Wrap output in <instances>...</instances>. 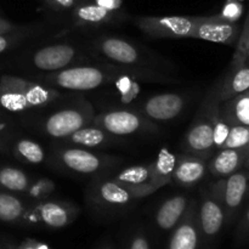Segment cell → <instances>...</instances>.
I'll return each mask as SVG.
<instances>
[{"instance_id": "cell-1", "label": "cell", "mask_w": 249, "mask_h": 249, "mask_svg": "<svg viewBox=\"0 0 249 249\" xmlns=\"http://www.w3.org/2000/svg\"><path fill=\"white\" fill-rule=\"evenodd\" d=\"M60 97L55 88L41 82L23 79L16 75L0 77V108L11 113H22L40 108Z\"/></svg>"}, {"instance_id": "cell-2", "label": "cell", "mask_w": 249, "mask_h": 249, "mask_svg": "<svg viewBox=\"0 0 249 249\" xmlns=\"http://www.w3.org/2000/svg\"><path fill=\"white\" fill-rule=\"evenodd\" d=\"M219 104L213 92L208 94L199 107L196 117L185 134L182 148L186 153L208 160L214 150V118L218 113Z\"/></svg>"}, {"instance_id": "cell-3", "label": "cell", "mask_w": 249, "mask_h": 249, "mask_svg": "<svg viewBox=\"0 0 249 249\" xmlns=\"http://www.w3.org/2000/svg\"><path fill=\"white\" fill-rule=\"evenodd\" d=\"M95 116L91 104L82 99L72 106L51 113L40 123V130L50 138L63 140L79 129L90 125Z\"/></svg>"}, {"instance_id": "cell-4", "label": "cell", "mask_w": 249, "mask_h": 249, "mask_svg": "<svg viewBox=\"0 0 249 249\" xmlns=\"http://www.w3.org/2000/svg\"><path fill=\"white\" fill-rule=\"evenodd\" d=\"M87 198L94 209L111 214L126 211L138 199L113 178L106 177H97L92 180Z\"/></svg>"}, {"instance_id": "cell-5", "label": "cell", "mask_w": 249, "mask_h": 249, "mask_svg": "<svg viewBox=\"0 0 249 249\" xmlns=\"http://www.w3.org/2000/svg\"><path fill=\"white\" fill-rule=\"evenodd\" d=\"M78 215L79 208L71 202L46 198L31 204L23 225L57 230L71 225Z\"/></svg>"}, {"instance_id": "cell-6", "label": "cell", "mask_w": 249, "mask_h": 249, "mask_svg": "<svg viewBox=\"0 0 249 249\" xmlns=\"http://www.w3.org/2000/svg\"><path fill=\"white\" fill-rule=\"evenodd\" d=\"M92 125L114 136H126L145 131H157L158 126L136 109H113L95 116Z\"/></svg>"}, {"instance_id": "cell-7", "label": "cell", "mask_w": 249, "mask_h": 249, "mask_svg": "<svg viewBox=\"0 0 249 249\" xmlns=\"http://www.w3.org/2000/svg\"><path fill=\"white\" fill-rule=\"evenodd\" d=\"M94 49L114 65L135 68H147L152 65V56L147 55L131 41L119 36H101L94 41Z\"/></svg>"}, {"instance_id": "cell-8", "label": "cell", "mask_w": 249, "mask_h": 249, "mask_svg": "<svg viewBox=\"0 0 249 249\" xmlns=\"http://www.w3.org/2000/svg\"><path fill=\"white\" fill-rule=\"evenodd\" d=\"M134 22L150 38L181 39L191 38L197 16H139Z\"/></svg>"}, {"instance_id": "cell-9", "label": "cell", "mask_w": 249, "mask_h": 249, "mask_svg": "<svg viewBox=\"0 0 249 249\" xmlns=\"http://www.w3.org/2000/svg\"><path fill=\"white\" fill-rule=\"evenodd\" d=\"M197 219L202 240L207 245H212L226 224L224 206L214 184L203 191L201 201L197 202Z\"/></svg>"}, {"instance_id": "cell-10", "label": "cell", "mask_w": 249, "mask_h": 249, "mask_svg": "<svg viewBox=\"0 0 249 249\" xmlns=\"http://www.w3.org/2000/svg\"><path fill=\"white\" fill-rule=\"evenodd\" d=\"M57 165L78 174H96L114 164L116 160L83 147H61L53 152Z\"/></svg>"}, {"instance_id": "cell-11", "label": "cell", "mask_w": 249, "mask_h": 249, "mask_svg": "<svg viewBox=\"0 0 249 249\" xmlns=\"http://www.w3.org/2000/svg\"><path fill=\"white\" fill-rule=\"evenodd\" d=\"M214 186L224 206L226 224H231L235 220L249 192V172L238 170L214 182Z\"/></svg>"}, {"instance_id": "cell-12", "label": "cell", "mask_w": 249, "mask_h": 249, "mask_svg": "<svg viewBox=\"0 0 249 249\" xmlns=\"http://www.w3.org/2000/svg\"><path fill=\"white\" fill-rule=\"evenodd\" d=\"M241 27L237 22H231L219 17L197 16V23L191 38L219 44H235L240 36Z\"/></svg>"}, {"instance_id": "cell-13", "label": "cell", "mask_w": 249, "mask_h": 249, "mask_svg": "<svg viewBox=\"0 0 249 249\" xmlns=\"http://www.w3.org/2000/svg\"><path fill=\"white\" fill-rule=\"evenodd\" d=\"M77 60H79V53L74 46L67 43L43 46L31 55L32 66L46 73L71 67Z\"/></svg>"}, {"instance_id": "cell-14", "label": "cell", "mask_w": 249, "mask_h": 249, "mask_svg": "<svg viewBox=\"0 0 249 249\" xmlns=\"http://www.w3.org/2000/svg\"><path fill=\"white\" fill-rule=\"evenodd\" d=\"M186 106V97L177 92H163L146 99L136 111L152 122L173 121Z\"/></svg>"}, {"instance_id": "cell-15", "label": "cell", "mask_w": 249, "mask_h": 249, "mask_svg": "<svg viewBox=\"0 0 249 249\" xmlns=\"http://www.w3.org/2000/svg\"><path fill=\"white\" fill-rule=\"evenodd\" d=\"M202 242L203 240L197 219V201L191 199L186 213L173 229L167 249H199Z\"/></svg>"}, {"instance_id": "cell-16", "label": "cell", "mask_w": 249, "mask_h": 249, "mask_svg": "<svg viewBox=\"0 0 249 249\" xmlns=\"http://www.w3.org/2000/svg\"><path fill=\"white\" fill-rule=\"evenodd\" d=\"M71 17L75 26L96 28V27L116 23L121 18V14L108 11L100 5L95 4L92 0H79L71 10Z\"/></svg>"}, {"instance_id": "cell-17", "label": "cell", "mask_w": 249, "mask_h": 249, "mask_svg": "<svg viewBox=\"0 0 249 249\" xmlns=\"http://www.w3.org/2000/svg\"><path fill=\"white\" fill-rule=\"evenodd\" d=\"M208 162V172L215 178L229 177L245 167L249 155V145L237 148H221Z\"/></svg>"}, {"instance_id": "cell-18", "label": "cell", "mask_w": 249, "mask_h": 249, "mask_svg": "<svg viewBox=\"0 0 249 249\" xmlns=\"http://www.w3.org/2000/svg\"><path fill=\"white\" fill-rule=\"evenodd\" d=\"M208 172V160L197 156L182 155L177 157L173 180L179 186L191 187L198 184Z\"/></svg>"}, {"instance_id": "cell-19", "label": "cell", "mask_w": 249, "mask_h": 249, "mask_svg": "<svg viewBox=\"0 0 249 249\" xmlns=\"http://www.w3.org/2000/svg\"><path fill=\"white\" fill-rule=\"evenodd\" d=\"M118 184L128 189L136 198H143L155 194L151 185L150 165H134L121 170L113 177Z\"/></svg>"}, {"instance_id": "cell-20", "label": "cell", "mask_w": 249, "mask_h": 249, "mask_svg": "<svg viewBox=\"0 0 249 249\" xmlns=\"http://www.w3.org/2000/svg\"><path fill=\"white\" fill-rule=\"evenodd\" d=\"M190 203L191 199L185 195H177L165 199L156 212L157 228L162 231H172L186 213Z\"/></svg>"}, {"instance_id": "cell-21", "label": "cell", "mask_w": 249, "mask_h": 249, "mask_svg": "<svg viewBox=\"0 0 249 249\" xmlns=\"http://www.w3.org/2000/svg\"><path fill=\"white\" fill-rule=\"evenodd\" d=\"M249 89V63L231 66L230 72L226 74L220 85L212 90L219 102L231 99Z\"/></svg>"}, {"instance_id": "cell-22", "label": "cell", "mask_w": 249, "mask_h": 249, "mask_svg": "<svg viewBox=\"0 0 249 249\" xmlns=\"http://www.w3.org/2000/svg\"><path fill=\"white\" fill-rule=\"evenodd\" d=\"M117 138L118 136L112 135V134L105 131L104 129L90 124V125L84 126L75 133L71 134L68 138L63 139V140L70 145L75 146V147L96 148L106 147V146H111L118 142L119 140Z\"/></svg>"}, {"instance_id": "cell-23", "label": "cell", "mask_w": 249, "mask_h": 249, "mask_svg": "<svg viewBox=\"0 0 249 249\" xmlns=\"http://www.w3.org/2000/svg\"><path fill=\"white\" fill-rule=\"evenodd\" d=\"M218 111L230 125H249V89L220 102Z\"/></svg>"}, {"instance_id": "cell-24", "label": "cell", "mask_w": 249, "mask_h": 249, "mask_svg": "<svg viewBox=\"0 0 249 249\" xmlns=\"http://www.w3.org/2000/svg\"><path fill=\"white\" fill-rule=\"evenodd\" d=\"M175 164H177V156L168 148H162L156 160L148 164L153 191L157 192L163 186L173 181Z\"/></svg>"}, {"instance_id": "cell-25", "label": "cell", "mask_w": 249, "mask_h": 249, "mask_svg": "<svg viewBox=\"0 0 249 249\" xmlns=\"http://www.w3.org/2000/svg\"><path fill=\"white\" fill-rule=\"evenodd\" d=\"M31 204L12 192L0 191V221L6 224H22L23 225Z\"/></svg>"}, {"instance_id": "cell-26", "label": "cell", "mask_w": 249, "mask_h": 249, "mask_svg": "<svg viewBox=\"0 0 249 249\" xmlns=\"http://www.w3.org/2000/svg\"><path fill=\"white\" fill-rule=\"evenodd\" d=\"M31 181V178L18 168L0 167V187L5 191L24 194Z\"/></svg>"}, {"instance_id": "cell-27", "label": "cell", "mask_w": 249, "mask_h": 249, "mask_svg": "<svg viewBox=\"0 0 249 249\" xmlns=\"http://www.w3.org/2000/svg\"><path fill=\"white\" fill-rule=\"evenodd\" d=\"M14 155L28 164H41L45 160V151L36 141L19 139L14 143Z\"/></svg>"}, {"instance_id": "cell-28", "label": "cell", "mask_w": 249, "mask_h": 249, "mask_svg": "<svg viewBox=\"0 0 249 249\" xmlns=\"http://www.w3.org/2000/svg\"><path fill=\"white\" fill-rule=\"evenodd\" d=\"M55 189L56 185L53 180L48 179V178H39V179L31 181L24 195L32 203H36V202L49 198L53 194Z\"/></svg>"}, {"instance_id": "cell-29", "label": "cell", "mask_w": 249, "mask_h": 249, "mask_svg": "<svg viewBox=\"0 0 249 249\" xmlns=\"http://www.w3.org/2000/svg\"><path fill=\"white\" fill-rule=\"evenodd\" d=\"M136 78L130 74H123L114 80L117 90L121 96V102L124 105L133 104L134 100L140 94V85L136 82Z\"/></svg>"}, {"instance_id": "cell-30", "label": "cell", "mask_w": 249, "mask_h": 249, "mask_svg": "<svg viewBox=\"0 0 249 249\" xmlns=\"http://www.w3.org/2000/svg\"><path fill=\"white\" fill-rule=\"evenodd\" d=\"M249 49V12L246 17L243 27L241 28L240 36L237 39V48H236L235 55H233L231 66H238L246 62V55Z\"/></svg>"}, {"instance_id": "cell-31", "label": "cell", "mask_w": 249, "mask_h": 249, "mask_svg": "<svg viewBox=\"0 0 249 249\" xmlns=\"http://www.w3.org/2000/svg\"><path fill=\"white\" fill-rule=\"evenodd\" d=\"M249 145V125H231L223 148H237Z\"/></svg>"}, {"instance_id": "cell-32", "label": "cell", "mask_w": 249, "mask_h": 249, "mask_svg": "<svg viewBox=\"0 0 249 249\" xmlns=\"http://www.w3.org/2000/svg\"><path fill=\"white\" fill-rule=\"evenodd\" d=\"M26 36V31H23V29L21 28L16 29V31L6 32V33L0 34V55L7 53V51H10L11 49L19 45V44L24 40Z\"/></svg>"}, {"instance_id": "cell-33", "label": "cell", "mask_w": 249, "mask_h": 249, "mask_svg": "<svg viewBox=\"0 0 249 249\" xmlns=\"http://www.w3.org/2000/svg\"><path fill=\"white\" fill-rule=\"evenodd\" d=\"M231 125L220 117V114L216 113L214 118V147L215 150H221L228 139L229 133H230Z\"/></svg>"}, {"instance_id": "cell-34", "label": "cell", "mask_w": 249, "mask_h": 249, "mask_svg": "<svg viewBox=\"0 0 249 249\" xmlns=\"http://www.w3.org/2000/svg\"><path fill=\"white\" fill-rule=\"evenodd\" d=\"M126 249H151L150 240L143 231L135 232L130 237Z\"/></svg>"}, {"instance_id": "cell-35", "label": "cell", "mask_w": 249, "mask_h": 249, "mask_svg": "<svg viewBox=\"0 0 249 249\" xmlns=\"http://www.w3.org/2000/svg\"><path fill=\"white\" fill-rule=\"evenodd\" d=\"M49 9L53 11H71L79 0H41Z\"/></svg>"}, {"instance_id": "cell-36", "label": "cell", "mask_w": 249, "mask_h": 249, "mask_svg": "<svg viewBox=\"0 0 249 249\" xmlns=\"http://www.w3.org/2000/svg\"><path fill=\"white\" fill-rule=\"evenodd\" d=\"M218 16L224 19H228V21L237 22L238 16H240V6H238L236 2L229 1L228 4H226L224 11L218 14Z\"/></svg>"}, {"instance_id": "cell-37", "label": "cell", "mask_w": 249, "mask_h": 249, "mask_svg": "<svg viewBox=\"0 0 249 249\" xmlns=\"http://www.w3.org/2000/svg\"><path fill=\"white\" fill-rule=\"evenodd\" d=\"M237 241L238 242H242V241H246L249 237V208L248 211L246 212L245 216L243 219L241 220L240 225H238L237 229Z\"/></svg>"}, {"instance_id": "cell-38", "label": "cell", "mask_w": 249, "mask_h": 249, "mask_svg": "<svg viewBox=\"0 0 249 249\" xmlns=\"http://www.w3.org/2000/svg\"><path fill=\"white\" fill-rule=\"evenodd\" d=\"M92 1L108 11L118 12V14L123 7V0H92Z\"/></svg>"}, {"instance_id": "cell-39", "label": "cell", "mask_w": 249, "mask_h": 249, "mask_svg": "<svg viewBox=\"0 0 249 249\" xmlns=\"http://www.w3.org/2000/svg\"><path fill=\"white\" fill-rule=\"evenodd\" d=\"M18 247L19 249H51L46 243L33 240V238H27L21 245H18Z\"/></svg>"}, {"instance_id": "cell-40", "label": "cell", "mask_w": 249, "mask_h": 249, "mask_svg": "<svg viewBox=\"0 0 249 249\" xmlns=\"http://www.w3.org/2000/svg\"><path fill=\"white\" fill-rule=\"evenodd\" d=\"M19 27L16 26L15 23H12L11 21L9 19L4 18V17L0 16V34L1 33H6V32H11V31H16L18 29Z\"/></svg>"}, {"instance_id": "cell-41", "label": "cell", "mask_w": 249, "mask_h": 249, "mask_svg": "<svg viewBox=\"0 0 249 249\" xmlns=\"http://www.w3.org/2000/svg\"><path fill=\"white\" fill-rule=\"evenodd\" d=\"M5 249H19L18 246H12V245H6Z\"/></svg>"}, {"instance_id": "cell-42", "label": "cell", "mask_w": 249, "mask_h": 249, "mask_svg": "<svg viewBox=\"0 0 249 249\" xmlns=\"http://www.w3.org/2000/svg\"><path fill=\"white\" fill-rule=\"evenodd\" d=\"M245 167H246V168H247V169L249 170V155H248L247 160H246V163H245Z\"/></svg>"}, {"instance_id": "cell-43", "label": "cell", "mask_w": 249, "mask_h": 249, "mask_svg": "<svg viewBox=\"0 0 249 249\" xmlns=\"http://www.w3.org/2000/svg\"><path fill=\"white\" fill-rule=\"evenodd\" d=\"M246 62L249 63V49H248V51H247V55H246Z\"/></svg>"}, {"instance_id": "cell-44", "label": "cell", "mask_w": 249, "mask_h": 249, "mask_svg": "<svg viewBox=\"0 0 249 249\" xmlns=\"http://www.w3.org/2000/svg\"><path fill=\"white\" fill-rule=\"evenodd\" d=\"M100 249H113L111 247V246H104V247H101Z\"/></svg>"}, {"instance_id": "cell-45", "label": "cell", "mask_w": 249, "mask_h": 249, "mask_svg": "<svg viewBox=\"0 0 249 249\" xmlns=\"http://www.w3.org/2000/svg\"><path fill=\"white\" fill-rule=\"evenodd\" d=\"M1 145H2V140H1V134H0V148H1Z\"/></svg>"}, {"instance_id": "cell-46", "label": "cell", "mask_w": 249, "mask_h": 249, "mask_svg": "<svg viewBox=\"0 0 249 249\" xmlns=\"http://www.w3.org/2000/svg\"><path fill=\"white\" fill-rule=\"evenodd\" d=\"M0 249H2V248H1V247H0Z\"/></svg>"}]
</instances>
